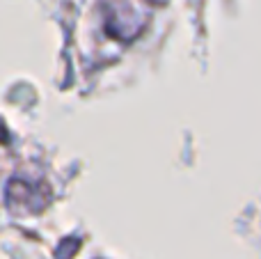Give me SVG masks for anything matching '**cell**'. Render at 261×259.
I'll list each match as a JSON object with an SVG mask.
<instances>
[]
</instances>
